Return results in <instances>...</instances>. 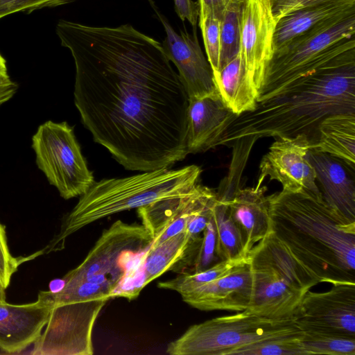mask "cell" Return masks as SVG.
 <instances>
[{"mask_svg":"<svg viewBox=\"0 0 355 355\" xmlns=\"http://www.w3.org/2000/svg\"><path fill=\"white\" fill-rule=\"evenodd\" d=\"M55 31L73 58L75 105L96 143L130 171L187 157L189 98L161 43L130 24L61 19Z\"/></svg>","mask_w":355,"mask_h":355,"instance_id":"6da1fadb","label":"cell"},{"mask_svg":"<svg viewBox=\"0 0 355 355\" xmlns=\"http://www.w3.org/2000/svg\"><path fill=\"white\" fill-rule=\"evenodd\" d=\"M272 231L319 282L355 283V220L308 190L268 196Z\"/></svg>","mask_w":355,"mask_h":355,"instance_id":"7a4b0ae2","label":"cell"},{"mask_svg":"<svg viewBox=\"0 0 355 355\" xmlns=\"http://www.w3.org/2000/svg\"><path fill=\"white\" fill-rule=\"evenodd\" d=\"M355 113V62L316 73L291 89L257 102L237 116L216 146L241 139L293 137L306 133L326 116Z\"/></svg>","mask_w":355,"mask_h":355,"instance_id":"3957f363","label":"cell"},{"mask_svg":"<svg viewBox=\"0 0 355 355\" xmlns=\"http://www.w3.org/2000/svg\"><path fill=\"white\" fill-rule=\"evenodd\" d=\"M200 167L163 168L121 178L94 182L64 218L58 234L36 255L64 248L67 239L83 227L116 213L187 194L200 183Z\"/></svg>","mask_w":355,"mask_h":355,"instance_id":"277c9868","label":"cell"},{"mask_svg":"<svg viewBox=\"0 0 355 355\" xmlns=\"http://www.w3.org/2000/svg\"><path fill=\"white\" fill-rule=\"evenodd\" d=\"M355 14L325 21L274 54L257 102L275 96L309 76L355 62Z\"/></svg>","mask_w":355,"mask_h":355,"instance_id":"5b68a950","label":"cell"},{"mask_svg":"<svg viewBox=\"0 0 355 355\" xmlns=\"http://www.w3.org/2000/svg\"><path fill=\"white\" fill-rule=\"evenodd\" d=\"M253 292L247 311L264 318L294 319L306 293L319 282L270 232L248 256Z\"/></svg>","mask_w":355,"mask_h":355,"instance_id":"8992f818","label":"cell"},{"mask_svg":"<svg viewBox=\"0 0 355 355\" xmlns=\"http://www.w3.org/2000/svg\"><path fill=\"white\" fill-rule=\"evenodd\" d=\"M105 286L83 282L54 293L57 302L45 329L34 343L33 354L91 355L92 331L101 309L111 298Z\"/></svg>","mask_w":355,"mask_h":355,"instance_id":"52a82bcc","label":"cell"},{"mask_svg":"<svg viewBox=\"0 0 355 355\" xmlns=\"http://www.w3.org/2000/svg\"><path fill=\"white\" fill-rule=\"evenodd\" d=\"M294 319L274 320L246 310L191 326L170 343L171 355H228L232 350L265 339L302 334Z\"/></svg>","mask_w":355,"mask_h":355,"instance_id":"ba28073f","label":"cell"},{"mask_svg":"<svg viewBox=\"0 0 355 355\" xmlns=\"http://www.w3.org/2000/svg\"><path fill=\"white\" fill-rule=\"evenodd\" d=\"M152 243L153 237L143 225L115 221L102 232L84 260L62 278V288L89 282L112 293L128 273L130 261L144 254Z\"/></svg>","mask_w":355,"mask_h":355,"instance_id":"9c48e42d","label":"cell"},{"mask_svg":"<svg viewBox=\"0 0 355 355\" xmlns=\"http://www.w3.org/2000/svg\"><path fill=\"white\" fill-rule=\"evenodd\" d=\"M32 148L37 167L64 199L82 196L94 183L73 128L67 122L41 124L32 137Z\"/></svg>","mask_w":355,"mask_h":355,"instance_id":"30bf717a","label":"cell"},{"mask_svg":"<svg viewBox=\"0 0 355 355\" xmlns=\"http://www.w3.org/2000/svg\"><path fill=\"white\" fill-rule=\"evenodd\" d=\"M294 320L302 331L355 337V283L333 284L321 293L308 291Z\"/></svg>","mask_w":355,"mask_h":355,"instance_id":"8fae6325","label":"cell"},{"mask_svg":"<svg viewBox=\"0 0 355 355\" xmlns=\"http://www.w3.org/2000/svg\"><path fill=\"white\" fill-rule=\"evenodd\" d=\"M311 141L306 133L293 137H279L263 155L259 165L257 184H262L266 177L282 185V190L297 191L304 189L321 193L313 166L306 158Z\"/></svg>","mask_w":355,"mask_h":355,"instance_id":"7c38bea8","label":"cell"},{"mask_svg":"<svg viewBox=\"0 0 355 355\" xmlns=\"http://www.w3.org/2000/svg\"><path fill=\"white\" fill-rule=\"evenodd\" d=\"M277 21L271 0H245L241 19L240 51L248 78L259 93L274 55Z\"/></svg>","mask_w":355,"mask_h":355,"instance_id":"4fadbf2b","label":"cell"},{"mask_svg":"<svg viewBox=\"0 0 355 355\" xmlns=\"http://www.w3.org/2000/svg\"><path fill=\"white\" fill-rule=\"evenodd\" d=\"M150 3L165 29L166 37L162 44L164 51L177 67L189 99L216 92L212 70L200 46L196 28L193 35L178 33L154 2L150 0Z\"/></svg>","mask_w":355,"mask_h":355,"instance_id":"5bb4252c","label":"cell"},{"mask_svg":"<svg viewBox=\"0 0 355 355\" xmlns=\"http://www.w3.org/2000/svg\"><path fill=\"white\" fill-rule=\"evenodd\" d=\"M252 292V272L246 257L225 275L181 297L184 302L199 310L240 312L249 306Z\"/></svg>","mask_w":355,"mask_h":355,"instance_id":"9a60e30c","label":"cell"},{"mask_svg":"<svg viewBox=\"0 0 355 355\" xmlns=\"http://www.w3.org/2000/svg\"><path fill=\"white\" fill-rule=\"evenodd\" d=\"M54 306L49 291H40L32 303H0V349L17 353L40 338Z\"/></svg>","mask_w":355,"mask_h":355,"instance_id":"2e32d148","label":"cell"},{"mask_svg":"<svg viewBox=\"0 0 355 355\" xmlns=\"http://www.w3.org/2000/svg\"><path fill=\"white\" fill-rule=\"evenodd\" d=\"M237 116L217 92L189 99L186 148L188 154L204 153L216 146L220 137Z\"/></svg>","mask_w":355,"mask_h":355,"instance_id":"e0dca14e","label":"cell"},{"mask_svg":"<svg viewBox=\"0 0 355 355\" xmlns=\"http://www.w3.org/2000/svg\"><path fill=\"white\" fill-rule=\"evenodd\" d=\"M267 187H239L227 201L231 216L240 232L245 254L254 244L272 232Z\"/></svg>","mask_w":355,"mask_h":355,"instance_id":"ac0fdd59","label":"cell"},{"mask_svg":"<svg viewBox=\"0 0 355 355\" xmlns=\"http://www.w3.org/2000/svg\"><path fill=\"white\" fill-rule=\"evenodd\" d=\"M355 14V0H329L295 10L282 17L274 33V54L311 28L331 19Z\"/></svg>","mask_w":355,"mask_h":355,"instance_id":"d6986e66","label":"cell"},{"mask_svg":"<svg viewBox=\"0 0 355 355\" xmlns=\"http://www.w3.org/2000/svg\"><path fill=\"white\" fill-rule=\"evenodd\" d=\"M306 158L322 185L325 202L349 219L355 220V184L344 166L335 157L309 149Z\"/></svg>","mask_w":355,"mask_h":355,"instance_id":"ffe728a7","label":"cell"},{"mask_svg":"<svg viewBox=\"0 0 355 355\" xmlns=\"http://www.w3.org/2000/svg\"><path fill=\"white\" fill-rule=\"evenodd\" d=\"M202 237L191 235L187 228L164 240L153 248H149L142 255L144 279L143 287L169 270L180 268V266L193 265Z\"/></svg>","mask_w":355,"mask_h":355,"instance_id":"44dd1931","label":"cell"},{"mask_svg":"<svg viewBox=\"0 0 355 355\" xmlns=\"http://www.w3.org/2000/svg\"><path fill=\"white\" fill-rule=\"evenodd\" d=\"M216 92L236 116L254 110L258 92L247 74L241 51L218 72L213 73Z\"/></svg>","mask_w":355,"mask_h":355,"instance_id":"7402d4cb","label":"cell"},{"mask_svg":"<svg viewBox=\"0 0 355 355\" xmlns=\"http://www.w3.org/2000/svg\"><path fill=\"white\" fill-rule=\"evenodd\" d=\"M318 139L310 149L328 154L355 169V113L331 114L316 127Z\"/></svg>","mask_w":355,"mask_h":355,"instance_id":"603a6c76","label":"cell"},{"mask_svg":"<svg viewBox=\"0 0 355 355\" xmlns=\"http://www.w3.org/2000/svg\"><path fill=\"white\" fill-rule=\"evenodd\" d=\"M216 228V255L220 261L239 260L247 257L240 232L226 202L216 199L213 208Z\"/></svg>","mask_w":355,"mask_h":355,"instance_id":"cb8c5ba5","label":"cell"},{"mask_svg":"<svg viewBox=\"0 0 355 355\" xmlns=\"http://www.w3.org/2000/svg\"><path fill=\"white\" fill-rule=\"evenodd\" d=\"M200 183L191 192L157 200L137 209L142 225L157 239L185 207Z\"/></svg>","mask_w":355,"mask_h":355,"instance_id":"d4e9b609","label":"cell"},{"mask_svg":"<svg viewBox=\"0 0 355 355\" xmlns=\"http://www.w3.org/2000/svg\"><path fill=\"white\" fill-rule=\"evenodd\" d=\"M307 355H354L355 337L343 334L303 331L300 337Z\"/></svg>","mask_w":355,"mask_h":355,"instance_id":"484cf974","label":"cell"},{"mask_svg":"<svg viewBox=\"0 0 355 355\" xmlns=\"http://www.w3.org/2000/svg\"><path fill=\"white\" fill-rule=\"evenodd\" d=\"M242 259L219 261L204 270L184 273L173 279L159 282L157 286L162 289L176 291L182 295L225 275Z\"/></svg>","mask_w":355,"mask_h":355,"instance_id":"4316f807","label":"cell"},{"mask_svg":"<svg viewBox=\"0 0 355 355\" xmlns=\"http://www.w3.org/2000/svg\"><path fill=\"white\" fill-rule=\"evenodd\" d=\"M243 2L231 4L220 21V68L233 59L241 47V19Z\"/></svg>","mask_w":355,"mask_h":355,"instance_id":"83f0119b","label":"cell"},{"mask_svg":"<svg viewBox=\"0 0 355 355\" xmlns=\"http://www.w3.org/2000/svg\"><path fill=\"white\" fill-rule=\"evenodd\" d=\"M302 335L265 339L236 348L228 355H307L300 342Z\"/></svg>","mask_w":355,"mask_h":355,"instance_id":"f1b7e54d","label":"cell"},{"mask_svg":"<svg viewBox=\"0 0 355 355\" xmlns=\"http://www.w3.org/2000/svg\"><path fill=\"white\" fill-rule=\"evenodd\" d=\"M198 19L207 59L212 73L218 72L220 68V20L210 14Z\"/></svg>","mask_w":355,"mask_h":355,"instance_id":"f546056e","label":"cell"},{"mask_svg":"<svg viewBox=\"0 0 355 355\" xmlns=\"http://www.w3.org/2000/svg\"><path fill=\"white\" fill-rule=\"evenodd\" d=\"M202 232L203 236L193 263V272L204 270L218 262L216 251V228L213 212Z\"/></svg>","mask_w":355,"mask_h":355,"instance_id":"4dcf8cb0","label":"cell"},{"mask_svg":"<svg viewBox=\"0 0 355 355\" xmlns=\"http://www.w3.org/2000/svg\"><path fill=\"white\" fill-rule=\"evenodd\" d=\"M73 0H0V19L19 12H30L44 8L55 7Z\"/></svg>","mask_w":355,"mask_h":355,"instance_id":"1f68e13d","label":"cell"},{"mask_svg":"<svg viewBox=\"0 0 355 355\" xmlns=\"http://www.w3.org/2000/svg\"><path fill=\"white\" fill-rule=\"evenodd\" d=\"M21 263L22 258H16L11 254L5 226L0 223V282L5 289L10 285L13 274Z\"/></svg>","mask_w":355,"mask_h":355,"instance_id":"d6a6232c","label":"cell"},{"mask_svg":"<svg viewBox=\"0 0 355 355\" xmlns=\"http://www.w3.org/2000/svg\"><path fill=\"white\" fill-rule=\"evenodd\" d=\"M329 0H271L274 18L277 22L284 16L300 8Z\"/></svg>","mask_w":355,"mask_h":355,"instance_id":"836d02e7","label":"cell"},{"mask_svg":"<svg viewBox=\"0 0 355 355\" xmlns=\"http://www.w3.org/2000/svg\"><path fill=\"white\" fill-rule=\"evenodd\" d=\"M245 0H198L199 5V17L210 14L221 21L226 9L231 4L236 2H243Z\"/></svg>","mask_w":355,"mask_h":355,"instance_id":"e575fe53","label":"cell"},{"mask_svg":"<svg viewBox=\"0 0 355 355\" xmlns=\"http://www.w3.org/2000/svg\"><path fill=\"white\" fill-rule=\"evenodd\" d=\"M175 10L182 20H187L196 28L199 17V5L198 1L192 0H173Z\"/></svg>","mask_w":355,"mask_h":355,"instance_id":"d590c367","label":"cell"},{"mask_svg":"<svg viewBox=\"0 0 355 355\" xmlns=\"http://www.w3.org/2000/svg\"><path fill=\"white\" fill-rule=\"evenodd\" d=\"M17 88V84L9 77L0 78V107L15 94Z\"/></svg>","mask_w":355,"mask_h":355,"instance_id":"8d00e7d4","label":"cell"},{"mask_svg":"<svg viewBox=\"0 0 355 355\" xmlns=\"http://www.w3.org/2000/svg\"><path fill=\"white\" fill-rule=\"evenodd\" d=\"M6 61L0 53V78H8Z\"/></svg>","mask_w":355,"mask_h":355,"instance_id":"74e56055","label":"cell"},{"mask_svg":"<svg viewBox=\"0 0 355 355\" xmlns=\"http://www.w3.org/2000/svg\"><path fill=\"white\" fill-rule=\"evenodd\" d=\"M6 289L3 287L0 282V303L6 302Z\"/></svg>","mask_w":355,"mask_h":355,"instance_id":"f35d334b","label":"cell"}]
</instances>
